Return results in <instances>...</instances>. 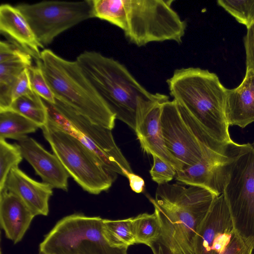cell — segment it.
Returning a JSON list of instances; mask_svg holds the SVG:
<instances>
[{
	"label": "cell",
	"mask_w": 254,
	"mask_h": 254,
	"mask_svg": "<svg viewBox=\"0 0 254 254\" xmlns=\"http://www.w3.org/2000/svg\"><path fill=\"white\" fill-rule=\"evenodd\" d=\"M76 61L116 119L134 130L140 113L157 102L169 100L166 95L149 92L124 65L99 52L85 51Z\"/></svg>",
	"instance_id": "3957f363"
},
{
	"label": "cell",
	"mask_w": 254,
	"mask_h": 254,
	"mask_svg": "<svg viewBox=\"0 0 254 254\" xmlns=\"http://www.w3.org/2000/svg\"><path fill=\"white\" fill-rule=\"evenodd\" d=\"M35 215L16 195L0 190V223L6 238L14 244L20 242Z\"/></svg>",
	"instance_id": "ac0fdd59"
},
{
	"label": "cell",
	"mask_w": 254,
	"mask_h": 254,
	"mask_svg": "<svg viewBox=\"0 0 254 254\" xmlns=\"http://www.w3.org/2000/svg\"><path fill=\"white\" fill-rule=\"evenodd\" d=\"M174 1L92 0L93 14L118 27L138 47L165 41L181 43L187 25L172 8Z\"/></svg>",
	"instance_id": "7a4b0ae2"
},
{
	"label": "cell",
	"mask_w": 254,
	"mask_h": 254,
	"mask_svg": "<svg viewBox=\"0 0 254 254\" xmlns=\"http://www.w3.org/2000/svg\"><path fill=\"white\" fill-rule=\"evenodd\" d=\"M16 7L25 17L43 48L64 31L94 17L92 0L43 1L21 3Z\"/></svg>",
	"instance_id": "30bf717a"
},
{
	"label": "cell",
	"mask_w": 254,
	"mask_h": 254,
	"mask_svg": "<svg viewBox=\"0 0 254 254\" xmlns=\"http://www.w3.org/2000/svg\"><path fill=\"white\" fill-rule=\"evenodd\" d=\"M160 123L165 147L180 162L183 170L195 165L205 156L229 153L230 148L220 151L201 144L186 124L174 100L162 104Z\"/></svg>",
	"instance_id": "8fae6325"
},
{
	"label": "cell",
	"mask_w": 254,
	"mask_h": 254,
	"mask_svg": "<svg viewBox=\"0 0 254 254\" xmlns=\"http://www.w3.org/2000/svg\"><path fill=\"white\" fill-rule=\"evenodd\" d=\"M33 92L34 91L31 86L28 67L20 74L13 86L11 92L12 103L18 98Z\"/></svg>",
	"instance_id": "f546056e"
},
{
	"label": "cell",
	"mask_w": 254,
	"mask_h": 254,
	"mask_svg": "<svg viewBox=\"0 0 254 254\" xmlns=\"http://www.w3.org/2000/svg\"><path fill=\"white\" fill-rule=\"evenodd\" d=\"M23 158L17 143L11 144L0 139V190L3 189L10 170L18 167Z\"/></svg>",
	"instance_id": "cb8c5ba5"
},
{
	"label": "cell",
	"mask_w": 254,
	"mask_h": 254,
	"mask_svg": "<svg viewBox=\"0 0 254 254\" xmlns=\"http://www.w3.org/2000/svg\"><path fill=\"white\" fill-rule=\"evenodd\" d=\"M42 100L47 109L48 121L78 139L106 170L124 176L127 172H132L128 162L116 144L111 129L92 123L56 99L55 104Z\"/></svg>",
	"instance_id": "8992f818"
},
{
	"label": "cell",
	"mask_w": 254,
	"mask_h": 254,
	"mask_svg": "<svg viewBox=\"0 0 254 254\" xmlns=\"http://www.w3.org/2000/svg\"><path fill=\"white\" fill-rule=\"evenodd\" d=\"M0 33L11 40L35 61L41 60L40 48H44L38 41L28 21L16 7L9 4L0 6Z\"/></svg>",
	"instance_id": "2e32d148"
},
{
	"label": "cell",
	"mask_w": 254,
	"mask_h": 254,
	"mask_svg": "<svg viewBox=\"0 0 254 254\" xmlns=\"http://www.w3.org/2000/svg\"><path fill=\"white\" fill-rule=\"evenodd\" d=\"M41 128L53 153L84 190L98 194L111 188L116 175L106 170L78 139L48 120Z\"/></svg>",
	"instance_id": "9c48e42d"
},
{
	"label": "cell",
	"mask_w": 254,
	"mask_h": 254,
	"mask_svg": "<svg viewBox=\"0 0 254 254\" xmlns=\"http://www.w3.org/2000/svg\"><path fill=\"white\" fill-rule=\"evenodd\" d=\"M254 252V238L244 237L235 229L228 244L220 254H253Z\"/></svg>",
	"instance_id": "83f0119b"
},
{
	"label": "cell",
	"mask_w": 254,
	"mask_h": 254,
	"mask_svg": "<svg viewBox=\"0 0 254 254\" xmlns=\"http://www.w3.org/2000/svg\"><path fill=\"white\" fill-rule=\"evenodd\" d=\"M32 63L25 61L0 63V112L9 109L13 86L23 71L32 65Z\"/></svg>",
	"instance_id": "ffe728a7"
},
{
	"label": "cell",
	"mask_w": 254,
	"mask_h": 254,
	"mask_svg": "<svg viewBox=\"0 0 254 254\" xmlns=\"http://www.w3.org/2000/svg\"><path fill=\"white\" fill-rule=\"evenodd\" d=\"M32 57L13 43L0 42V63L17 61L32 62Z\"/></svg>",
	"instance_id": "f1b7e54d"
},
{
	"label": "cell",
	"mask_w": 254,
	"mask_h": 254,
	"mask_svg": "<svg viewBox=\"0 0 254 254\" xmlns=\"http://www.w3.org/2000/svg\"><path fill=\"white\" fill-rule=\"evenodd\" d=\"M8 110L23 116L37 124L40 128L48 122L47 108L42 99L35 92L13 101Z\"/></svg>",
	"instance_id": "44dd1931"
},
{
	"label": "cell",
	"mask_w": 254,
	"mask_h": 254,
	"mask_svg": "<svg viewBox=\"0 0 254 254\" xmlns=\"http://www.w3.org/2000/svg\"><path fill=\"white\" fill-rule=\"evenodd\" d=\"M24 158L43 182L53 189L68 190L70 175L58 157L47 151L34 139L26 136L17 143Z\"/></svg>",
	"instance_id": "4fadbf2b"
},
{
	"label": "cell",
	"mask_w": 254,
	"mask_h": 254,
	"mask_svg": "<svg viewBox=\"0 0 254 254\" xmlns=\"http://www.w3.org/2000/svg\"><path fill=\"white\" fill-rule=\"evenodd\" d=\"M166 82L173 100L207 134L225 144L234 142L225 114L227 89L215 73L198 67L182 68Z\"/></svg>",
	"instance_id": "277c9868"
},
{
	"label": "cell",
	"mask_w": 254,
	"mask_h": 254,
	"mask_svg": "<svg viewBox=\"0 0 254 254\" xmlns=\"http://www.w3.org/2000/svg\"><path fill=\"white\" fill-rule=\"evenodd\" d=\"M165 102H157L141 112L137 118L134 131L144 152L158 156L177 171H181L183 170L181 164L167 149L163 138L160 116Z\"/></svg>",
	"instance_id": "5bb4252c"
},
{
	"label": "cell",
	"mask_w": 254,
	"mask_h": 254,
	"mask_svg": "<svg viewBox=\"0 0 254 254\" xmlns=\"http://www.w3.org/2000/svg\"><path fill=\"white\" fill-rule=\"evenodd\" d=\"M235 229L222 193L215 199L198 228L194 241L195 254H220Z\"/></svg>",
	"instance_id": "7c38bea8"
},
{
	"label": "cell",
	"mask_w": 254,
	"mask_h": 254,
	"mask_svg": "<svg viewBox=\"0 0 254 254\" xmlns=\"http://www.w3.org/2000/svg\"><path fill=\"white\" fill-rule=\"evenodd\" d=\"M132 230L136 244L149 246L158 237L160 226L157 216L144 213L132 217Z\"/></svg>",
	"instance_id": "603a6c76"
},
{
	"label": "cell",
	"mask_w": 254,
	"mask_h": 254,
	"mask_svg": "<svg viewBox=\"0 0 254 254\" xmlns=\"http://www.w3.org/2000/svg\"><path fill=\"white\" fill-rule=\"evenodd\" d=\"M244 42L246 54V70H254V23L247 28Z\"/></svg>",
	"instance_id": "4dcf8cb0"
},
{
	"label": "cell",
	"mask_w": 254,
	"mask_h": 254,
	"mask_svg": "<svg viewBox=\"0 0 254 254\" xmlns=\"http://www.w3.org/2000/svg\"><path fill=\"white\" fill-rule=\"evenodd\" d=\"M3 189L19 197L35 216L48 215L49 202L53 193L50 185L33 180L15 167L10 170Z\"/></svg>",
	"instance_id": "9a60e30c"
},
{
	"label": "cell",
	"mask_w": 254,
	"mask_h": 254,
	"mask_svg": "<svg viewBox=\"0 0 254 254\" xmlns=\"http://www.w3.org/2000/svg\"><path fill=\"white\" fill-rule=\"evenodd\" d=\"M132 217L122 220L103 219L104 234L111 245L128 248L136 244L132 226Z\"/></svg>",
	"instance_id": "7402d4cb"
},
{
	"label": "cell",
	"mask_w": 254,
	"mask_h": 254,
	"mask_svg": "<svg viewBox=\"0 0 254 254\" xmlns=\"http://www.w3.org/2000/svg\"><path fill=\"white\" fill-rule=\"evenodd\" d=\"M129 181L130 187L134 192L139 193L143 191L145 187L144 180L132 172H127L125 176Z\"/></svg>",
	"instance_id": "1f68e13d"
},
{
	"label": "cell",
	"mask_w": 254,
	"mask_h": 254,
	"mask_svg": "<svg viewBox=\"0 0 254 254\" xmlns=\"http://www.w3.org/2000/svg\"><path fill=\"white\" fill-rule=\"evenodd\" d=\"M39 128L37 124L13 111L0 112V139L18 141Z\"/></svg>",
	"instance_id": "d6986e66"
},
{
	"label": "cell",
	"mask_w": 254,
	"mask_h": 254,
	"mask_svg": "<svg viewBox=\"0 0 254 254\" xmlns=\"http://www.w3.org/2000/svg\"><path fill=\"white\" fill-rule=\"evenodd\" d=\"M40 63L56 100L95 124L114 128L116 115L76 60H66L46 49L41 51Z\"/></svg>",
	"instance_id": "5b68a950"
},
{
	"label": "cell",
	"mask_w": 254,
	"mask_h": 254,
	"mask_svg": "<svg viewBox=\"0 0 254 254\" xmlns=\"http://www.w3.org/2000/svg\"><path fill=\"white\" fill-rule=\"evenodd\" d=\"M40 60L36 61L35 65L28 67L30 80L33 91L41 98L52 104L56 100L40 65Z\"/></svg>",
	"instance_id": "484cf974"
},
{
	"label": "cell",
	"mask_w": 254,
	"mask_h": 254,
	"mask_svg": "<svg viewBox=\"0 0 254 254\" xmlns=\"http://www.w3.org/2000/svg\"><path fill=\"white\" fill-rule=\"evenodd\" d=\"M222 193L236 230L254 238V142L232 144Z\"/></svg>",
	"instance_id": "52a82bcc"
},
{
	"label": "cell",
	"mask_w": 254,
	"mask_h": 254,
	"mask_svg": "<svg viewBox=\"0 0 254 254\" xmlns=\"http://www.w3.org/2000/svg\"><path fill=\"white\" fill-rule=\"evenodd\" d=\"M103 219L76 213L59 220L40 244L45 254H127L112 246L103 232Z\"/></svg>",
	"instance_id": "ba28073f"
},
{
	"label": "cell",
	"mask_w": 254,
	"mask_h": 254,
	"mask_svg": "<svg viewBox=\"0 0 254 254\" xmlns=\"http://www.w3.org/2000/svg\"><path fill=\"white\" fill-rule=\"evenodd\" d=\"M218 195L205 188L182 183L158 185L148 199L160 226L149 246L153 254H195L198 228Z\"/></svg>",
	"instance_id": "6da1fadb"
},
{
	"label": "cell",
	"mask_w": 254,
	"mask_h": 254,
	"mask_svg": "<svg viewBox=\"0 0 254 254\" xmlns=\"http://www.w3.org/2000/svg\"><path fill=\"white\" fill-rule=\"evenodd\" d=\"M153 163L149 171L152 180L158 185L168 183L175 177L177 170L170 164L153 155Z\"/></svg>",
	"instance_id": "4316f807"
},
{
	"label": "cell",
	"mask_w": 254,
	"mask_h": 254,
	"mask_svg": "<svg viewBox=\"0 0 254 254\" xmlns=\"http://www.w3.org/2000/svg\"><path fill=\"white\" fill-rule=\"evenodd\" d=\"M217 2L247 28L254 23V0H218Z\"/></svg>",
	"instance_id": "d4e9b609"
},
{
	"label": "cell",
	"mask_w": 254,
	"mask_h": 254,
	"mask_svg": "<svg viewBox=\"0 0 254 254\" xmlns=\"http://www.w3.org/2000/svg\"><path fill=\"white\" fill-rule=\"evenodd\" d=\"M38 254H45L42 252H39V253Z\"/></svg>",
	"instance_id": "d6a6232c"
},
{
	"label": "cell",
	"mask_w": 254,
	"mask_h": 254,
	"mask_svg": "<svg viewBox=\"0 0 254 254\" xmlns=\"http://www.w3.org/2000/svg\"><path fill=\"white\" fill-rule=\"evenodd\" d=\"M225 114L228 125L244 128L254 122V70H246L237 87L227 90Z\"/></svg>",
	"instance_id": "e0dca14e"
}]
</instances>
